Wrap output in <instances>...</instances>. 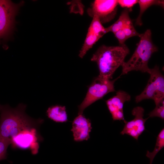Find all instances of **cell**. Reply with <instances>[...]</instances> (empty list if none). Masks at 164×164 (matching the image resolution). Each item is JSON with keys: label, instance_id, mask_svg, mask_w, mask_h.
<instances>
[{"label": "cell", "instance_id": "6da1fadb", "mask_svg": "<svg viewBox=\"0 0 164 164\" xmlns=\"http://www.w3.org/2000/svg\"><path fill=\"white\" fill-rule=\"evenodd\" d=\"M26 108L22 103L15 108L8 104L2 105L0 110V138L10 139L25 129L39 128L43 120L29 116L25 112Z\"/></svg>", "mask_w": 164, "mask_h": 164}, {"label": "cell", "instance_id": "7a4b0ae2", "mask_svg": "<svg viewBox=\"0 0 164 164\" xmlns=\"http://www.w3.org/2000/svg\"><path fill=\"white\" fill-rule=\"evenodd\" d=\"M129 53V48L125 44L117 46L103 45L93 55L91 60L97 64L99 72L98 76L111 80Z\"/></svg>", "mask_w": 164, "mask_h": 164}, {"label": "cell", "instance_id": "3957f363", "mask_svg": "<svg viewBox=\"0 0 164 164\" xmlns=\"http://www.w3.org/2000/svg\"><path fill=\"white\" fill-rule=\"evenodd\" d=\"M139 37L140 40L133 54L127 62L122 64V72L119 76L133 70L148 72L149 69V61L152 54L158 51V48L152 41L150 29L141 34Z\"/></svg>", "mask_w": 164, "mask_h": 164}, {"label": "cell", "instance_id": "277c9868", "mask_svg": "<svg viewBox=\"0 0 164 164\" xmlns=\"http://www.w3.org/2000/svg\"><path fill=\"white\" fill-rule=\"evenodd\" d=\"M150 78L144 90L135 98L137 103L147 99L153 100L156 105L164 100V77L159 67L149 68L148 72Z\"/></svg>", "mask_w": 164, "mask_h": 164}, {"label": "cell", "instance_id": "5b68a950", "mask_svg": "<svg viewBox=\"0 0 164 164\" xmlns=\"http://www.w3.org/2000/svg\"><path fill=\"white\" fill-rule=\"evenodd\" d=\"M120 77L112 80L99 76L96 77L89 87L84 100L78 106V114H82L85 108L108 93L115 91L114 83Z\"/></svg>", "mask_w": 164, "mask_h": 164}, {"label": "cell", "instance_id": "8992f818", "mask_svg": "<svg viewBox=\"0 0 164 164\" xmlns=\"http://www.w3.org/2000/svg\"><path fill=\"white\" fill-rule=\"evenodd\" d=\"M37 128L25 129L10 139L12 147L22 149H29L33 154L37 153L39 147V142L43 138L38 134Z\"/></svg>", "mask_w": 164, "mask_h": 164}, {"label": "cell", "instance_id": "52a82bcc", "mask_svg": "<svg viewBox=\"0 0 164 164\" xmlns=\"http://www.w3.org/2000/svg\"><path fill=\"white\" fill-rule=\"evenodd\" d=\"M117 0H96L87 10L91 17L97 16L101 23H105L113 19L117 14Z\"/></svg>", "mask_w": 164, "mask_h": 164}, {"label": "cell", "instance_id": "ba28073f", "mask_svg": "<svg viewBox=\"0 0 164 164\" xmlns=\"http://www.w3.org/2000/svg\"><path fill=\"white\" fill-rule=\"evenodd\" d=\"M19 7L11 1L0 0V40L11 30Z\"/></svg>", "mask_w": 164, "mask_h": 164}, {"label": "cell", "instance_id": "9c48e42d", "mask_svg": "<svg viewBox=\"0 0 164 164\" xmlns=\"http://www.w3.org/2000/svg\"><path fill=\"white\" fill-rule=\"evenodd\" d=\"M144 109L140 106L134 108L132 113L134 118L130 121H124L125 125L121 132L122 135L127 134L136 140L145 130V123L148 118H143Z\"/></svg>", "mask_w": 164, "mask_h": 164}, {"label": "cell", "instance_id": "30bf717a", "mask_svg": "<svg viewBox=\"0 0 164 164\" xmlns=\"http://www.w3.org/2000/svg\"><path fill=\"white\" fill-rule=\"evenodd\" d=\"M131 99L130 95L126 92L119 90L116 95L109 98L106 101L108 109L114 121L122 120L125 119L123 106L124 103L129 101Z\"/></svg>", "mask_w": 164, "mask_h": 164}, {"label": "cell", "instance_id": "8fae6325", "mask_svg": "<svg viewBox=\"0 0 164 164\" xmlns=\"http://www.w3.org/2000/svg\"><path fill=\"white\" fill-rule=\"evenodd\" d=\"M92 129L90 119L83 114H78L73 121L71 129L74 140L77 142L87 140L90 138V133Z\"/></svg>", "mask_w": 164, "mask_h": 164}, {"label": "cell", "instance_id": "7c38bea8", "mask_svg": "<svg viewBox=\"0 0 164 164\" xmlns=\"http://www.w3.org/2000/svg\"><path fill=\"white\" fill-rule=\"evenodd\" d=\"M48 118L53 121L63 123L68 121V117L65 106L55 105L49 107L46 111Z\"/></svg>", "mask_w": 164, "mask_h": 164}, {"label": "cell", "instance_id": "4fadbf2b", "mask_svg": "<svg viewBox=\"0 0 164 164\" xmlns=\"http://www.w3.org/2000/svg\"><path fill=\"white\" fill-rule=\"evenodd\" d=\"M104 35L96 32L89 27L84 43L80 51L79 56L83 58L87 52Z\"/></svg>", "mask_w": 164, "mask_h": 164}, {"label": "cell", "instance_id": "5bb4252c", "mask_svg": "<svg viewBox=\"0 0 164 164\" xmlns=\"http://www.w3.org/2000/svg\"><path fill=\"white\" fill-rule=\"evenodd\" d=\"M129 9L126 8L122 12L118 19L110 26L105 28L106 33L112 32L114 34L118 31L122 29L131 20L129 16Z\"/></svg>", "mask_w": 164, "mask_h": 164}, {"label": "cell", "instance_id": "9a60e30c", "mask_svg": "<svg viewBox=\"0 0 164 164\" xmlns=\"http://www.w3.org/2000/svg\"><path fill=\"white\" fill-rule=\"evenodd\" d=\"M138 3L140 7L139 14L137 17L135 25L141 26L142 22V17L145 11L150 7L154 5H159L162 8L164 7V1L158 0H139Z\"/></svg>", "mask_w": 164, "mask_h": 164}, {"label": "cell", "instance_id": "2e32d148", "mask_svg": "<svg viewBox=\"0 0 164 164\" xmlns=\"http://www.w3.org/2000/svg\"><path fill=\"white\" fill-rule=\"evenodd\" d=\"M164 147V129L163 128L159 134L156 139L153 151L150 152L147 151L146 156L149 159L150 164H152L153 160L157 154Z\"/></svg>", "mask_w": 164, "mask_h": 164}, {"label": "cell", "instance_id": "e0dca14e", "mask_svg": "<svg viewBox=\"0 0 164 164\" xmlns=\"http://www.w3.org/2000/svg\"><path fill=\"white\" fill-rule=\"evenodd\" d=\"M11 144L10 139L0 138V161L6 159L7 149Z\"/></svg>", "mask_w": 164, "mask_h": 164}, {"label": "cell", "instance_id": "ac0fdd59", "mask_svg": "<svg viewBox=\"0 0 164 164\" xmlns=\"http://www.w3.org/2000/svg\"><path fill=\"white\" fill-rule=\"evenodd\" d=\"M149 117H158L164 119V100L156 105L155 108L149 114Z\"/></svg>", "mask_w": 164, "mask_h": 164}, {"label": "cell", "instance_id": "d6986e66", "mask_svg": "<svg viewBox=\"0 0 164 164\" xmlns=\"http://www.w3.org/2000/svg\"><path fill=\"white\" fill-rule=\"evenodd\" d=\"M127 39L134 36L140 37L141 34L138 32L135 29L131 20L122 29Z\"/></svg>", "mask_w": 164, "mask_h": 164}, {"label": "cell", "instance_id": "ffe728a7", "mask_svg": "<svg viewBox=\"0 0 164 164\" xmlns=\"http://www.w3.org/2000/svg\"><path fill=\"white\" fill-rule=\"evenodd\" d=\"M117 2L118 4L121 7L129 9L138 3V0H117Z\"/></svg>", "mask_w": 164, "mask_h": 164}, {"label": "cell", "instance_id": "44dd1931", "mask_svg": "<svg viewBox=\"0 0 164 164\" xmlns=\"http://www.w3.org/2000/svg\"><path fill=\"white\" fill-rule=\"evenodd\" d=\"M114 34L118 41L119 45H122L125 44V42L128 39L122 29L118 31Z\"/></svg>", "mask_w": 164, "mask_h": 164}, {"label": "cell", "instance_id": "7402d4cb", "mask_svg": "<svg viewBox=\"0 0 164 164\" xmlns=\"http://www.w3.org/2000/svg\"><path fill=\"white\" fill-rule=\"evenodd\" d=\"M2 105L0 104V110H1L2 108Z\"/></svg>", "mask_w": 164, "mask_h": 164}]
</instances>
